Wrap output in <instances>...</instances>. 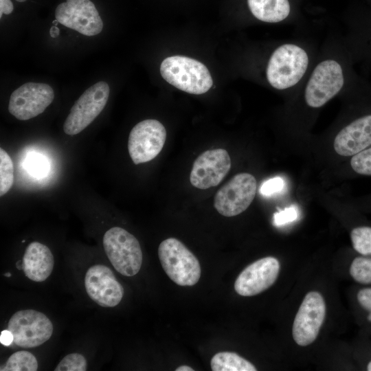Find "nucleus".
Wrapping results in <instances>:
<instances>
[{"label":"nucleus","instance_id":"6e6552de","mask_svg":"<svg viewBox=\"0 0 371 371\" xmlns=\"http://www.w3.org/2000/svg\"><path fill=\"white\" fill-rule=\"evenodd\" d=\"M8 329L12 333L15 344L22 348H34L49 339L53 325L43 313L27 309L12 315Z\"/></svg>","mask_w":371,"mask_h":371},{"label":"nucleus","instance_id":"393cba45","mask_svg":"<svg viewBox=\"0 0 371 371\" xmlns=\"http://www.w3.org/2000/svg\"><path fill=\"white\" fill-rule=\"evenodd\" d=\"M350 165L355 172L371 175V146L353 155Z\"/></svg>","mask_w":371,"mask_h":371},{"label":"nucleus","instance_id":"a878e982","mask_svg":"<svg viewBox=\"0 0 371 371\" xmlns=\"http://www.w3.org/2000/svg\"><path fill=\"white\" fill-rule=\"evenodd\" d=\"M284 187V181L280 177H275L264 181L260 188V192L262 195L269 196L280 192Z\"/></svg>","mask_w":371,"mask_h":371},{"label":"nucleus","instance_id":"6ab92c4d","mask_svg":"<svg viewBox=\"0 0 371 371\" xmlns=\"http://www.w3.org/2000/svg\"><path fill=\"white\" fill-rule=\"evenodd\" d=\"M213 371H256V367L235 352H220L211 359Z\"/></svg>","mask_w":371,"mask_h":371},{"label":"nucleus","instance_id":"c85d7f7f","mask_svg":"<svg viewBox=\"0 0 371 371\" xmlns=\"http://www.w3.org/2000/svg\"><path fill=\"white\" fill-rule=\"evenodd\" d=\"M28 168L32 174L40 175L46 172L45 161L40 157H32L28 161Z\"/></svg>","mask_w":371,"mask_h":371},{"label":"nucleus","instance_id":"5701e85b","mask_svg":"<svg viewBox=\"0 0 371 371\" xmlns=\"http://www.w3.org/2000/svg\"><path fill=\"white\" fill-rule=\"evenodd\" d=\"M350 273L357 282L371 284V258L357 257L351 263Z\"/></svg>","mask_w":371,"mask_h":371},{"label":"nucleus","instance_id":"0eeeda50","mask_svg":"<svg viewBox=\"0 0 371 371\" xmlns=\"http://www.w3.org/2000/svg\"><path fill=\"white\" fill-rule=\"evenodd\" d=\"M256 189L254 176L247 172L236 174L217 191L214 206L224 216L240 214L251 205Z\"/></svg>","mask_w":371,"mask_h":371},{"label":"nucleus","instance_id":"f03ea898","mask_svg":"<svg viewBox=\"0 0 371 371\" xmlns=\"http://www.w3.org/2000/svg\"><path fill=\"white\" fill-rule=\"evenodd\" d=\"M160 73L168 83L191 94L205 93L213 85L210 72L202 63L183 56L165 58Z\"/></svg>","mask_w":371,"mask_h":371},{"label":"nucleus","instance_id":"4c0bfd02","mask_svg":"<svg viewBox=\"0 0 371 371\" xmlns=\"http://www.w3.org/2000/svg\"><path fill=\"white\" fill-rule=\"evenodd\" d=\"M15 1H18V2H24V1H25L26 0H15Z\"/></svg>","mask_w":371,"mask_h":371},{"label":"nucleus","instance_id":"7c9ffc66","mask_svg":"<svg viewBox=\"0 0 371 371\" xmlns=\"http://www.w3.org/2000/svg\"><path fill=\"white\" fill-rule=\"evenodd\" d=\"M14 340L12 333L8 329L1 331L0 336V341L1 344L8 346H10Z\"/></svg>","mask_w":371,"mask_h":371},{"label":"nucleus","instance_id":"f8f14e48","mask_svg":"<svg viewBox=\"0 0 371 371\" xmlns=\"http://www.w3.org/2000/svg\"><path fill=\"white\" fill-rule=\"evenodd\" d=\"M55 16L64 26L88 36L98 34L103 28L102 19L90 0H67L57 6Z\"/></svg>","mask_w":371,"mask_h":371},{"label":"nucleus","instance_id":"a211bd4d","mask_svg":"<svg viewBox=\"0 0 371 371\" xmlns=\"http://www.w3.org/2000/svg\"><path fill=\"white\" fill-rule=\"evenodd\" d=\"M247 3L256 19L271 23L284 20L291 10L289 0H247Z\"/></svg>","mask_w":371,"mask_h":371},{"label":"nucleus","instance_id":"c756f323","mask_svg":"<svg viewBox=\"0 0 371 371\" xmlns=\"http://www.w3.org/2000/svg\"><path fill=\"white\" fill-rule=\"evenodd\" d=\"M13 9L14 6L10 0H0V17L3 14H10Z\"/></svg>","mask_w":371,"mask_h":371},{"label":"nucleus","instance_id":"412c9836","mask_svg":"<svg viewBox=\"0 0 371 371\" xmlns=\"http://www.w3.org/2000/svg\"><path fill=\"white\" fill-rule=\"evenodd\" d=\"M14 183V166L10 155L0 148V195L7 193Z\"/></svg>","mask_w":371,"mask_h":371},{"label":"nucleus","instance_id":"c9c22d12","mask_svg":"<svg viewBox=\"0 0 371 371\" xmlns=\"http://www.w3.org/2000/svg\"><path fill=\"white\" fill-rule=\"evenodd\" d=\"M58 23H59V22H58L56 19L54 20V21H53V22H52V23H53L54 25H58Z\"/></svg>","mask_w":371,"mask_h":371},{"label":"nucleus","instance_id":"423d86ee","mask_svg":"<svg viewBox=\"0 0 371 371\" xmlns=\"http://www.w3.org/2000/svg\"><path fill=\"white\" fill-rule=\"evenodd\" d=\"M109 87L100 81L89 87L76 101L63 124L64 132L74 135L87 127L106 106Z\"/></svg>","mask_w":371,"mask_h":371},{"label":"nucleus","instance_id":"aec40b11","mask_svg":"<svg viewBox=\"0 0 371 371\" xmlns=\"http://www.w3.org/2000/svg\"><path fill=\"white\" fill-rule=\"evenodd\" d=\"M38 362L30 352L21 350L13 353L6 363L1 367V371H36Z\"/></svg>","mask_w":371,"mask_h":371},{"label":"nucleus","instance_id":"4be33fe9","mask_svg":"<svg viewBox=\"0 0 371 371\" xmlns=\"http://www.w3.org/2000/svg\"><path fill=\"white\" fill-rule=\"evenodd\" d=\"M353 248L363 256H371V227L361 226L354 228L350 233Z\"/></svg>","mask_w":371,"mask_h":371},{"label":"nucleus","instance_id":"1a4fd4ad","mask_svg":"<svg viewBox=\"0 0 371 371\" xmlns=\"http://www.w3.org/2000/svg\"><path fill=\"white\" fill-rule=\"evenodd\" d=\"M166 139V130L158 120H144L131 131L128 150L135 164L148 162L162 150Z\"/></svg>","mask_w":371,"mask_h":371},{"label":"nucleus","instance_id":"f704fd0d","mask_svg":"<svg viewBox=\"0 0 371 371\" xmlns=\"http://www.w3.org/2000/svg\"><path fill=\"white\" fill-rule=\"evenodd\" d=\"M367 370L368 371H371V361L368 363V366H367Z\"/></svg>","mask_w":371,"mask_h":371},{"label":"nucleus","instance_id":"9b49d317","mask_svg":"<svg viewBox=\"0 0 371 371\" xmlns=\"http://www.w3.org/2000/svg\"><path fill=\"white\" fill-rule=\"evenodd\" d=\"M54 98V93L49 85L27 82L12 93L8 111L18 120H27L42 113Z\"/></svg>","mask_w":371,"mask_h":371},{"label":"nucleus","instance_id":"72a5a7b5","mask_svg":"<svg viewBox=\"0 0 371 371\" xmlns=\"http://www.w3.org/2000/svg\"><path fill=\"white\" fill-rule=\"evenodd\" d=\"M16 267L19 270L23 269L22 263H21V262L20 260L16 262Z\"/></svg>","mask_w":371,"mask_h":371},{"label":"nucleus","instance_id":"39448f33","mask_svg":"<svg viewBox=\"0 0 371 371\" xmlns=\"http://www.w3.org/2000/svg\"><path fill=\"white\" fill-rule=\"evenodd\" d=\"M344 75L339 63L326 59L316 65L304 90L306 104L319 108L334 98L342 89Z\"/></svg>","mask_w":371,"mask_h":371},{"label":"nucleus","instance_id":"bb28decb","mask_svg":"<svg viewBox=\"0 0 371 371\" xmlns=\"http://www.w3.org/2000/svg\"><path fill=\"white\" fill-rule=\"evenodd\" d=\"M297 215V208L295 206L288 207L274 214L273 223L276 226H282L296 220Z\"/></svg>","mask_w":371,"mask_h":371},{"label":"nucleus","instance_id":"dca6fc26","mask_svg":"<svg viewBox=\"0 0 371 371\" xmlns=\"http://www.w3.org/2000/svg\"><path fill=\"white\" fill-rule=\"evenodd\" d=\"M371 146V115L361 117L336 135L334 149L339 155L353 156Z\"/></svg>","mask_w":371,"mask_h":371},{"label":"nucleus","instance_id":"f3484780","mask_svg":"<svg viewBox=\"0 0 371 371\" xmlns=\"http://www.w3.org/2000/svg\"><path fill=\"white\" fill-rule=\"evenodd\" d=\"M54 264V256L49 247L38 242H32L25 251L22 269L31 280L43 282L52 273Z\"/></svg>","mask_w":371,"mask_h":371},{"label":"nucleus","instance_id":"cd10ccee","mask_svg":"<svg viewBox=\"0 0 371 371\" xmlns=\"http://www.w3.org/2000/svg\"><path fill=\"white\" fill-rule=\"evenodd\" d=\"M357 297L360 305L369 312L368 319L371 322V288L361 289Z\"/></svg>","mask_w":371,"mask_h":371},{"label":"nucleus","instance_id":"b1692460","mask_svg":"<svg viewBox=\"0 0 371 371\" xmlns=\"http://www.w3.org/2000/svg\"><path fill=\"white\" fill-rule=\"evenodd\" d=\"M87 370V360L79 353H70L59 362L55 371H85Z\"/></svg>","mask_w":371,"mask_h":371},{"label":"nucleus","instance_id":"ddd939ff","mask_svg":"<svg viewBox=\"0 0 371 371\" xmlns=\"http://www.w3.org/2000/svg\"><path fill=\"white\" fill-rule=\"evenodd\" d=\"M231 168V159L223 148L208 150L194 160L190 175L191 184L205 190L218 185Z\"/></svg>","mask_w":371,"mask_h":371},{"label":"nucleus","instance_id":"2f4dec72","mask_svg":"<svg viewBox=\"0 0 371 371\" xmlns=\"http://www.w3.org/2000/svg\"><path fill=\"white\" fill-rule=\"evenodd\" d=\"M59 29L56 25H53L50 28L49 34L52 38H56L59 35Z\"/></svg>","mask_w":371,"mask_h":371},{"label":"nucleus","instance_id":"473e14b6","mask_svg":"<svg viewBox=\"0 0 371 371\" xmlns=\"http://www.w3.org/2000/svg\"><path fill=\"white\" fill-rule=\"evenodd\" d=\"M176 371H194V369H192L191 367L188 366H181L178 367L176 370Z\"/></svg>","mask_w":371,"mask_h":371},{"label":"nucleus","instance_id":"2eb2a0df","mask_svg":"<svg viewBox=\"0 0 371 371\" xmlns=\"http://www.w3.org/2000/svg\"><path fill=\"white\" fill-rule=\"evenodd\" d=\"M85 286L89 297L102 307H114L122 300L124 289L113 271L103 265H95L87 271Z\"/></svg>","mask_w":371,"mask_h":371},{"label":"nucleus","instance_id":"20e7f679","mask_svg":"<svg viewBox=\"0 0 371 371\" xmlns=\"http://www.w3.org/2000/svg\"><path fill=\"white\" fill-rule=\"evenodd\" d=\"M105 253L113 267L122 275L133 276L140 270L142 252L137 239L126 229L114 227L103 237Z\"/></svg>","mask_w":371,"mask_h":371},{"label":"nucleus","instance_id":"f257e3e1","mask_svg":"<svg viewBox=\"0 0 371 371\" xmlns=\"http://www.w3.org/2000/svg\"><path fill=\"white\" fill-rule=\"evenodd\" d=\"M308 56L301 47L286 43L272 53L266 70L267 79L273 88L287 89L295 85L305 74Z\"/></svg>","mask_w":371,"mask_h":371},{"label":"nucleus","instance_id":"7ed1b4c3","mask_svg":"<svg viewBox=\"0 0 371 371\" xmlns=\"http://www.w3.org/2000/svg\"><path fill=\"white\" fill-rule=\"evenodd\" d=\"M158 256L168 276L179 286H193L201 277V266L196 257L178 239L163 240Z\"/></svg>","mask_w":371,"mask_h":371},{"label":"nucleus","instance_id":"4468645a","mask_svg":"<svg viewBox=\"0 0 371 371\" xmlns=\"http://www.w3.org/2000/svg\"><path fill=\"white\" fill-rule=\"evenodd\" d=\"M280 262L274 257L260 258L248 265L234 283L236 292L242 296H253L269 289L280 272Z\"/></svg>","mask_w":371,"mask_h":371},{"label":"nucleus","instance_id":"e433bc0d","mask_svg":"<svg viewBox=\"0 0 371 371\" xmlns=\"http://www.w3.org/2000/svg\"><path fill=\"white\" fill-rule=\"evenodd\" d=\"M4 276H5V277H10V276H11V273H4Z\"/></svg>","mask_w":371,"mask_h":371},{"label":"nucleus","instance_id":"9d476101","mask_svg":"<svg viewBox=\"0 0 371 371\" xmlns=\"http://www.w3.org/2000/svg\"><path fill=\"white\" fill-rule=\"evenodd\" d=\"M326 305L322 295L310 291L304 297L293 324L292 335L295 343L306 346L317 338L324 322Z\"/></svg>","mask_w":371,"mask_h":371}]
</instances>
